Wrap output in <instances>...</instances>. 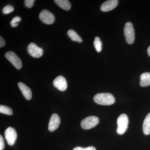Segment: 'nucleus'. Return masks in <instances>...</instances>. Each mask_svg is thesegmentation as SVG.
I'll use <instances>...</instances> for the list:
<instances>
[{
  "label": "nucleus",
  "instance_id": "f257e3e1",
  "mask_svg": "<svg viewBox=\"0 0 150 150\" xmlns=\"http://www.w3.org/2000/svg\"><path fill=\"white\" fill-rule=\"evenodd\" d=\"M95 102L102 105H110L115 102V98L111 94L100 93L97 94L93 98Z\"/></svg>",
  "mask_w": 150,
  "mask_h": 150
},
{
  "label": "nucleus",
  "instance_id": "f03ea898",
  "mask_svg": "<svg viewBox=\"0 0 150 150\" xmlns=\"http://www.w3.org/2000/svg\"><path fill=\"white\" fill-rule=\"evenodd\" d=\"M129 118L126 114H121L117 119L118 127L117 133L119 135H123L128 129Z\"/></svg>",
  "mask_w": 150,
  "mask_h": 150
},
{
  "label": "nucleus",
  "instance_id": "7ed1b4c3",
  "mask_svg": "<svg viewBox=\"0 0 150 150\" xmlns=\"http://www.w3.org/2000/svg\"><path fill=\"white\" fill-rule=\"evenodd\" d=\"M124 33L127 43L129 44L134 43L135 40V31L133 25L130 22H128L125 24Z\"/></svg>",
  "mask_w": 150,
  "mask_h": 150
},
{
  "label": "nucleus",
  "instance_id": "20e7f679",
  "mask_svg": "<svg viewBox=\"0 0 150 150\" xmlns=\"http://www.w3.org/2000/svg\"><path fill=\"white\" fill-rule=\"evenodd\" d=\"M99 123V119L95 116H90L83 119L81 122L82 128L84 129H90L94 128Z\"/></svg>",
  "mask_w": 150,
  "mask_h": 150
},
{
  "label": "nucleus",
  "instance_id": "39448f33",
  "mask_svg": "<svg viewBox=\"0 0 150 150\" xmlns=\"http://www.w3.org/2000/svg\"><path fill=\"white\" fill-rule=\"evenodd\" d=\"M4 135L6 141L9 145L13 146L14 144L17 137L15 129L12 127H8L5 131Z\"/></svg>",
  "mask_w": 150,
  "mask_h": 150
},
{
  "label": "nucleus",
  "instance_id": "423d86ee",
  "mask_svg": "<svg viewBox=\"0 0 150 150\" xmlns=\"http://www.w3.org/2000/svg\"><path fill=\"white\" fill-rule=\"evenodd\" d=\"M6 58L16 67L17 69H21L22 64L20 59L13 51H8L5 54Z\"/></svg>",
  "mask_w": 150,
  "mask_h": 150
},
{
  "label": "nucleus",
  "instance_id": "0eeeda50",
  "mask_svg": "<svg viewBox=\"0 0 150 150\" xmlns=\"http://www.w3.org/2000/svg\"><path fill=\"white\" fill-rule=\"evenodd\" d=\"M39 18L45 24L51 25L55 21V16L51 12L47 10H43L40 12Z\"/></svg>",
  "mask_w": 150,
  "mask_h": 150
},
{
  "label": "nucleus",
  "instance_id": "6e6552de",
  "mask_svg": "<svg viewBox=\"0 0 150 150\" xmlns=\"http://www.w3.org/2000/svg\"><path fill=\"white\" fill-rule=\"evenodd\" d=\"M27 50L30 55L33 58H40L43 54V49L34 43H30L28 46Z\"/></svg>",
  "mask_w": 150,
  "mask_h": 150
},
{
  "label": "nucleus",
  "instance_id": "1a4fd4ad",
  "mask_svg": "<svg viewBox=\"0 0 150 150\" xmlns=\"http://www.w3.org/2000/svg\"><path fill=\"white\" fill-rule=\"evenodd\" d=\"M54 86L60 91H65L67 88V83L66 79L62 76H58L53 81Z\"/></svg>",
  "mask_w": 150,
  "mask_h": 150
},
{
  "label": "nucleus",
  "instance_id": "9d476101",
  "mask_svg": "<svg viewBox=\"0 0 150 150\" xmlns=\"http://www.w3.org/2000/svg\"><path fill=\"white\" fill-rule=\"evenodd\" d=\"M60 118L59 115L56 113H54L51 115L49 123H48V130L52 132L58 129L60 123Z\"/></svg>",
  "mask_w": 150,
  "mask_h": 150
},
{
  "label": "nucleus",
  "instance_id": "9b49d317",
  "mask_svg": "<svg viewBox=\"0 0 150 150\" xmlns=\"http://www.w3.org/2000/svg\"><path fill=\"white\" fill-rule=\"evenodd\" d=\"M118 4L117 0H109L106 1L100 6V10L103 12H108L115 8Z\"/></svg>",
  "mask_w": 150,
  "mask_h": 150
},
{
  "label": "nucleus",
  "instance_id": "f8f14e48",
  "mask_svg": "<svg viewBox=\"0 0 150 150\" xmlns=\"http://www.w3.org/2000/svg\"><path fill=\"white\" fill-rule=\"evenodd\" d=\"M18 85L24 97L28 100H30L32 98V92L30 88L22 82H19Z\"/></svg>",
  "mask_w": 150,
  "mask_h": 150
},
{
  "label": "nucleus",
  "instance_id": "ddd939ff",
  "mask_svg": "<svg viewBox=\"0 0 150 150\" xmlns=\"http://www.w3.org/2000/svg\"><path fill=\"white\" fill-rule=\"evenodd\" d=\"M140 84L142 87L150 86V72L144 73L141 75Z\"/></svg>",
  "mask_w": 150,
  "mask_h": 150
},
{
  "label": "nucleus",
  "instance_id": "4468645a",
  "mask_svg": "<svg viewBox=\"0 0 150 150\" xmlns=\"http://www.w3.org/2000/svg\"><path fill=\"white\" fill-rule=\"evenodd\" d=\"M143 131L146 135L150 134V112L146 116L143 125Z\"/></svg>",
  "mask_w": 150,
  "mask_h": 150
},
{
  "label": "nucleus",
  "instance_id": "2eb2a0df",
  "mask_svg": "<svg viewBox=\"0 0 150 150\" xmlns=\"http://www.w3.org/2000/svg\"><path fill=\"white\" fill-rule=\"evenodd\" d=\"M61 8L66 11H69L71 8V4L67 0H55L54 1Z\"/></svg>",
  "mask_w": 150,
  "mask_h": 150
},
{
  "label": "nucleus",
  "instance_id": "dca6fc26",
  "mask_svg": "<svg viewBox=\"0 0 150 150\" xmlns=\"http://www.w3.org/2000/svg\"><path fill=\"white\" fill-rule=\"evenodd\" d=\"M67 33H68V36L73 41H77L79 43H81L82 41V38H81L80 36L73 30H69L68 31Z\"/></svg>",
  "mask_w": 150,
  "mask_h": 150
},
{
  "label": "nucleus",
  "instance_id": "f3484780",
  "mask_svg": "<svg viewBox=\"0 0 150 150\" xmlns=\"http://www.w3.org/2000/svg\"><path fill=\"white\" fill-rule=\"evenodd\" d=\"M93 44L96 51L100 52L102 50V43L99 37H96L95 38Z\"/></svg>",
  "mask_w": 150,
  "mask_h": 150
},
{
  "label": "nucleus",
  "instance_id": "a211bd4d",
  "mask_svg": "<svg viewBox=\"0 0 150 150\" xmlns=\"http://www.w3.org/2000/svg\"><path fill=\"white\" fill-rule=\"evenodd\" d=\"M0 112L1 113H4L8 115H12L13 114V111L10 108L6 106V105H0Z\"/></svg>",
  "mask_w": 150,
  "mask_h": 150
},
{
  "label": "nucleus",
  "instance_id": "6ab92c4d",
  "mask_svg": "<svg viewBox=\"0 0 150 150\" xmlns=\"http://www.w3.org/2000/svg\"><path fill=\"white\" fill-rule=\"evenodd\" d=\"M14 10V8L11 5H7L3 9V13L5 14H8L12 12Z\"/></svg>",
  "mask_w": 150,
  "mask_h": 150
},
{
  "label": "nucleus",
  "instance_id": "aec40b11",
  "mask_svg": "<svg viewBox=\"0 0 150 150\" xmlns=\"http://www.w3.org/2000/svg\"><path fill=\"white\" fill-rule=\"evenodd\" d=\"M21 21V18L19 16L14 17L11 22V24L12 27H16L18 25V23Z\"/></svg>",
  "mask_w": 150,
  "mask_h": 150
},
{
  "label": "nucleus",
  "instance_id": "412c9836",
  "mask_svg": "<svg viewBox=\"0 0 150 150\" xmlns=\"http://www.w3.org/2000/svg\"><path fill=\"white\" fill-rule=\"evenodd\" d=\"M34 0H25L24 1L25 5L28 8H31L34 4Z\"/></svg>",
  "mask_w": 150,
  "mask_h": 150
},
{
  "label": "nucleus",
  "instance_id": "4be33fe9",
  "mask_svg": "<svg viewBox=\"0 0 150 150\" xmlns=\"http://www.w3.org/2000/svg\"><path fill=\"white\" fill-rule=\"evenodd\" d=\"M73 150H96V149L93 146H89L84 148L81 147H76L74 148Z\"/></svg>",
  "mask_w": 150,
  "mask_h": 150
},
{
  "label": "nucleus",
  "instance_id": "5701e85b",
  "mask_svg": "<svg viewBox=\"0 0 150 150\" xmlns=\"http://www.w3.org/2000/svg\"><path fill=\"white\" fill-rule=\"evenodd\" d=\"M5 148V143L4 138L0 135V150H3Z\"/></svg>",
  "mask_w": 150,
  "mask_h": 150
},
{
  "label": "nucleus",
  "instance_id": "b1692460",
  "mask_svg": "<svg viewBox=\"0 0 150 150\" xmlns=\"http://www.w3.org/2000/svg\"><path fill=\"white\" fill-rule=\"evenodd\" d=\"M5 45V41L1 36H0V47L2 48L4 47Z\"/></svg>",
  "mask_w": 150,
  "mask_h": 150
},
{
  "label": "nucleus",
  "instance_id": "393cba45",
  "mask_svg": "<svg viewBox=\"0 0 150 150\" xmlns=\"http://www.w3.org/2000/svg\"><path fill=\"white\" fill-rule=\"evenodd\" d=\"M147 52L148 55H149V56H150V46L148 48Z\"/></svg>",
  "mask_w": 150,
  "mask_h": 150
}]
</instances>
